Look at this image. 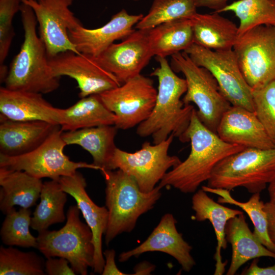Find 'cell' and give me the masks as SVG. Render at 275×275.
Segmentation results:
<instances>
[{
  "instance_id": "cell-1",
  "label": "cell",
  "mask_w": 275,
  "mask_h": 275,
  "mask_svg": "<svg viewBox=\"0 0 275 275\" xmlns=\"http://www.w3.org/2000/svg\"><path fill=\"white\" fill-rule=\"evenodd\" d=\"M191 149L188 157L168 171L159 183L163 187H173L184 194L196 192L207 181L215 166L223 159L244 149V147L228 143L206 127L194 109L186 132Z\"/></svg>"
},
{
  "instance_id": "cell-2",
  "label": "cell",
  "mask_w": 275,
  "mask_h": 275,
  "mask_svg": "<svg viewBox=\"0 0 275 275\" xmlns=\"http://www.w3.org/2000/svg\"><path fill=\"white\" fill-rule=\"evenodd\" d=\"M155 59L159 66L151 75L158 81L156 102L148 118L138 125L136 134L142 138L151 136L153 144L171 134L182 143L187 142L186 132L195 107L181 99L187 90L186 80L176 74L166 58Z\"/></svg>"
},
{
  "instance_id": "cell-3",
  "label": "cell",
  "mask_w": 275,
  "mask_h": 275,
  "mask_svg": "<svg viewBox=\"0 0 275 275\" xmlns=\"http://www.w3.org/2000/svg\"><path fill=\"white\" fill-rule=\"evenodd\" d=\"M20 12L24 38L10 65L5 87L42 94L51 93L59 87L60 77L52 73L45 46L37 33L33 10L21 2Z\"/></svg>"
},
{
  "instance_id": "cell-4",
  "label": "cell",
  "mask_w": 275,
  "mask_h": 275,
  "mask_svg": "<svg viewBox=\"0 0 275 275\" xmlns=\"http://www.w3.org/2000/svg\"><path fill=\"white\" fill-rule=\"evenodd\" d=\"M105 183V205L108 218L105 236L106 245L117 236L129 233L139 217L153 208L161 196L159 185L151 191L141 190L135 179L121 170L100 171Z\"/></svg>"
},
{
  "instance_id": "cell-5",
  "label": "cell",
  "mask_w": 275,
  "mask_h": 275,
  "mask_svg": "<svg viewBox=\"0 0 275 275\" xmlns=\"http://www.w3.org/2000/svg\"><path fill=\"white\" fill-rule=\"evenodd\" d=\"M275 176V148H246L221 160L207 186L229 191L244 187L252 194L260 193Z\"/></svg>"
},
{
  "instance_id": "cell-6",
  "label": "cell",
  "mask_w": 275,
  "mask_h": 275,
  "mask_svg": "<svg viewBox=\"0 0 275 275\" xmlns=\"http://www.w3.org/2000/svg\"><path fill=\"white\" fill-rule=\"evenodd\" d=\"M80 212L77 205L70 206L62 228L39 233L37 249L46 258L67 259L76 274L87 275L93 267L95 248L91 230L81 221Z\"/></svg>"
},
{
  "instance_id": "cell-7",
  "label": "cell",
  "mask_w": 275,
  "mask_h": 275,
  "mask_svg": "<svg viewBox=\"0 0 275 275\" xmlns=\"http://www.w3.org/2000/svg\"><path fill=\"white\" fill-rule=\"evenodd\" d=\"M171 67L183 73L187 90L182 99L185 104H195L201 122L216 133L224 114L232 105L222 93L212 74L195 64L184 51L171 56Z\"/></svg>"
},
{
  "instance_id": "cell-8",
  "label": "cell",
  "mask_w": 275,
  "mask_h": 275,
  "mask_svg": "<svg viewBox=\"0 0 275 275\" xmlns=\"http://www.w3.org/2000/svg\"><path fill=\"white\" fill-rule=\"evenodd\" d=\"M59 127L40 146L23 155L7 156L0 154V167L25 172L39 179L58 180L62 176L73 174L81 168L99 170L93 163L75 162L64 153L66 146Z\"/></svg>"
},
{
  "instance_id": "cell-9",
  "label": "cell",
  "mask_w": 275,
  "mask_h": 275,
  "mask_svg": "<svg viewBox=\"0 0 275 275\" xmlns=\"http://www.w3.org/2000/svg\"><path fill=\"white\" fill-rule=\"evenodd\" d=\"M174 138L171 134L157 144L146 141L134 152L117 148L106 170H122L135 179L142 191L150 192L170 168L181 161L178 157L168 154Z\"/></svg>"
},
{
  "instance_id": "cell-10",
  "label": "cell",
  "mask_w": 275,
  "mask_h": 275,
  "mask_svg": "<svg viewBox=\"0 0 275 275\" xmlns=\"http://www.w3.org/2000/svg\"><path fill=\"white\" fill-rule=\"evenodd\" d=\"M233 49L252 89L275 79V26L260 25L239 35Z\"/></svg>"
},
{
  "instance_id": "cell-11",
  "label": "cell",
  "mask_w": 275,
  "mask_h": 275,
  "mask_svg": "<svg viewBox=\"0 0 275 275\" xmlns=\"http://www.w3.org/2000/svg\"><path fill=\"white\" fill-rule=\"evenodd\" d=\"M183 51L195 64L212 74L232 105L254 112L252 89L243 75L233 49L214 50L193 43Z\"/></svg>"
},
{
  "instance_id": "cell-12",
  "label": "cell",
  "mask_w": 275,
  "mask_h": 275,
  "mask_svg": "<svg viewBox=\"0 0 275 275\" xmlns=\"http://www.w3.org/2000/svg\"><path fill=\"white\" fill-rule=\"evenodd\" d=\"M157 90L152 79L141 74L99 94L116 116L119 129L131 128L146 120L155 104Z\"/></svg>"
},
{
  "instance_id": "cell-13",
  "label": "cell",
  "mask_w": 275,
  "mask_h": 275,
  "mask_svg": "<svg viewBox=\"0 0 275 275\" xmlns=\"http://www.w3.org/2000/svg\"><path fill=\"white\" fill-rule=\"evenodd\" d=\"M73 1L21 0L34 11L49 58L67 51L80 53L68 35V31L82 25L70 9Z\"/></svg>"
},
{
  "instance_id": "cell-14",
  "label": "cell",
  "mask_w": 275,
  "mask_h": 275,
  "mask_svg": "<svg viewBox=\"0 0 275 275\" xmlns=\"http://www.w3.org/2000/svg\"><path fill=\"white\" fill-rule=\"evenodd\" d=\"M49 64L55 76H67L77 81L80 98L100 94L121 85L95 57L89 55L72 51L62 52L49 58Z\"/></svg>"
},
{
  "instance_id": "cell-15",
  "label": "cell",
  "mask_w": 275,
  "mask_h": 275,
  "mask_svg": "<svg viewBox=\"0 0 275 275\" xmlns=\"http://www.w3.org/2000/svg\"><path fill=\"white\" fill-rule=\"evenodd\" d=\"M148 31L134 30L121 42L113 43L95 57L121 84L141 74L153 57L149 44Z\"/></svg>"
},
{
  "instance_id": "cell-16",
  "label": "cell",
  "mask_w": 275,
  "mask_h": 275,
  "mask_svg": "<svg viewBox=\"0 0 275 275\" xmlns=\"http://www.w3.org/2000/svg\"><path fill=\"white\" fill-rule=\"evenodd\" d=\"M177 221L171 213L164 214L148 237L137 247L121 253L119 261L124 262L147 252H160L174 258L182 270L189 272L196 265L191 255L192 246L183 238L176 228Z\"/></svg>"
},
{
  "instance_id": "cell-17",
  "label": "cell",
  "mask_w": 275,
  "mask_h": 275,
  "mask_svg": "<svg viewBox=\"0 0 275 275\" xmlns=\"http://www.w3.org/2000/svg\"><path fill=\"white\" fill-rule=\"evenodd\" d=\"M58 181L63 190L74 199L86 224L91 230L95 248L92 269L95 273L101 274L105 264L102 236L107 226L108 210L106 207L96 205L90 198L86 190V179L77 171L71 175L60 177Z\"/></svg>"
},
{
  "instance_id": "cell-18",
  "label": "cell",
  "mask_w": 275,
  "mask_h": 275,
  "mask_svg": "<svg viewBox=\"0 0 275 275\" xmlns=\"http://www.w3.org/2000/svg\"><path fill=\"white\" fill-rule=\"evenodd\" d=\"M143 16L142 14H129L123 9L100 28L90 29L82 25L68 31V35L79 52L97 57L115 41L129 36Z\"/></svg>"
},
{
  "instance_id": "cell-19",
  "label": "cell",
  "mask_w": 275,
  "mask_h": 275,
  "mask_svg": "<svg viewBox=\"0 0 275 275\" xmlns=\"http://www.w3.org/2000/svg\"><path fill=\"white\" fill-rule=\"evenodd\" d=\"M216 133L224 141L245 148H275L255 113L240 106L231 105L224 114Z\"/></svg>"
},
{
  "instance_id": "cell-20",
  "label": "cell",
  "mask_w": 275,
  "mask_h": 275,
  "mask_svg": "<svg viewBox=\"0 0 275 275\" xmlns=\"http://www.w3.org/2000/svg\"><path fill=\"white\" fill-rule=\"evenodd\" d=\"M0 116L17 121H42L60 125L61 108L38 93L0 88Z\"/></svg>"
},
{
  "instance_id": "cell-21",
  "label": "cell",
  "mask_w": 275,
  "mask_h": 275,
  "mask_svg": "<svg viewBox=\"0 0 275 275\" xmlns=\"http://www.w3.org/2000/svg\"><path fill=\"white\" fill-rule=\"evenodd\" d=\"M0 123V154L7 156L31 152L60 126L42 121H13L1 116Z\"/></svg>"
},
{
  "instance_id": "cell-22",
  "label": "cell",
  "mask_w": 275,
  "mask_h": 275,
  "mask_svg": "<svg viewBox=\"0 0 275 275\" xmlns=\"http://www.w3.org/2000/svg\"><path fill=\"white\" fill-rule=\"evenodd\" d=\"M191 200V208L195 212L193 219L198 222L208 220L213 228L217 240L214 256L215 261L214 274L222 275L225 272L227 265V262L222 261L221 255L222 249H226L227 246L225 233L227 223L231 218L243 212L216 202L202 188L195 192Z\"/></svg>"
},
{
  "instance_id": "cell-23",
  "label": "cell",
  "mask_w": 275,
  "mask_h": 275,
  "mask_svg": "<svg viewBox=\"0 0 275 275\" xmlns=\"http://www.w3.org/2000/svg\"><path fill=\"white\" fill-rule=\"evenodd\" d=\"M41 179L25 172L0 167V209L6 214L15 206L28 208L40 198L43 185Z\"/></svg>"
},
{
  "instance_id": "cell-24",
  "label": "cell",
  "mask_w": 275,
  "mask_h": 275,
  "mask_svg": "<svg viewBox=\"0 0 275 275\" xmlns=\"http://www.w3.org/2000/svg\"><path fill=\"white\" fill-rule=\"evenodd\" d=\"M225 233L227 241L232 246L231 260L226 274H235L241 266L254 259H275V253L263 245L251 231L243 213L228 221Z\"/></svg>"
},
{
  "instance_id": "cell-25",
  "label": "cell",
  "mask_w": 275,
  "mask_h": 275,
  "mask_svg": "<svg viewBox=\"0 0 275 275\" xmlns=\"http://www.w3.org/2000/svg\"><path fill=\"white\" fill-rule=\"evenodd\" d=\"M190 20L194 43L214 50L233 49L239 36L238 28L233 21L216 12L196 13Z\"/></svg>"
},
{
  "instance_id": "cell-26",
  "label": "cell",
  "mask_w": 275,
  "mask_h": 275,
  "mask_svg": "<svg viewBox=\"0 0 275 275\" xmlns=\"http://www.w3.org/2000/svg\"><path fill=\"white\" fill-rule=\"evenodd\" d=\"M118 128L115 125H103L63 132L66 145H77L92 156L93 163L99 171L106 169L117 148L115 144Z\"/></svg>"
},
{
  "instance_id": "cell-27",
  "label": "cell",
  "mask_w": 275,
  "mask_h": 275,
  "mask_svg": "<svg viewBox=\"0 0 275 275\" xmlns=\"http://www.w3.org/2000/svg\"><path fill=\"white\" fill-rule=\"evenodd\" d=\"M115 114L103 104L99 94L81 98L67 108H61L60 126L63 131H73L103 125H114Z\"/></svg>"
},
{
  "instance_id": "cell-28",
  "label": "cell",
  "mask_w": 275,
  "mask_h": 275,
  "mask_svg": "<svg viewBox=\"0 0 275 275\" xmlns=\"http://www.w3.org/2000/svg\"><path fill=\"white\" fill-rule=\"evenodd\" d=\"M148 41L153 56L166 58L184 51L194 43L190 19L163 23L149 30Z\"/></svg>"
},
{
  "instance_id": "cell-29",
  "label": "cell",
  "mask_w": 275,
  "mask_h": 275,
  "mask_svg": "<svg viewBox=\"0 0 275 275\" xmlns=\"http://www.w3.org/2000/svg\"><path fill=\"white\" fill-rule=\"evenodd\" d=\"M40 199L31 223V227L38 233L48 230L53 224L65 221L64 206L67 201V194L58 180H51L43 182Z\"/></svg>"
},
{
  "instance_id": "cell-30",
  "label": "cell",
  "mask_w": 275,
  "mask_h": 275,
  "mask_svg": "<svg viewBox=\"0 0 275 275\" xmlns=\"http://www.w3.org/2000/svg\"><path fill=\"white\" fill-rule=\"evenodd\" d=\"M202 189L206 193L219 196L217 202L221 204L227 203L241 208L254 225L255 236L266 248L275 253V244L268 234L267 217L264 209L265 203L261 200L260 193L253 194L248 201L242 202L234 199L230 191L226 189L212 188L207 185L202 186Z\"/></svg>"
},
{
  "instance_id": "cell-31",
  "label": "cell",
  "mask_w": 275,
  "mask_h": 275,
  "mask_svg": "<svg viewBox=\"0 0 275 275\" xmlns=\"http://www.w3.org/2000/svg\"><path fill=\"white\" fill-rule=\"evenodd\" d=\"M232 12L239 20L238 35L260 25L275 26V0H238L219 12Z\"/></svg>"
},
{
  "instance_id": "cell-32",
  "label": "cell",
  "mask_w": 275,
  "mask_h": 275,
  "mask_svg": "<svg viewBox=\"0 0 275 275\" xmlns=\"http://www.w3.org/2000/svg\"><path fill=\"white\" fill-rule=\"evenodd\" d=\"M195 0H154L149 12L136 23L137 30H150L163 23L190 19L197 12Z\"/></svg>"
},
{
  "instance_id": "cell-33",
  "label": "cell",
  "mask_w": 275,
  "mask_h": 275,
  "mask_svg": "<svg viewBox=\"0 0 275 275\" xmlns=\"http://www.w3.org/2000/svg\"><path fill=\"white\" fill-rule=\"evenodd\" d=\"M31 214L30 209L20 207L18 211L14 208L6 214L0 231L4 244L37 249V237L30 231Z\"/></svg>"
},
{
  "instance_id": "cell-34",
  "label": "cell",
  "mask_w": 275,
  "mask_h": 275,
  "mask_svg": "<svg viewBox=\"0 0 275 275\" xmlns=\"http://www.w3.org/2000/svg\"><path fill=\"white\" fill-rule=\"evenodd\" d=\"M45 262L34 252H22L12 246L0 247L1 275H44Z\"/></svg>"
},
{
  "instance_id": "cell-35",
  "label": "cell",
  "mask_w": 275,
  "mask_h": 275,
  "mask_svg": "<svg viewBox=\"0 0 275 275\" xmlns=\"http://www.w3.org/2000/svg\"><path fill=\"white\" fill-rule=\"evenodd\" d=\"M254 113L275 145V79L252 89Z\"/></svg>"
},
{
  "instance_id": "cell-36",
  "label": "cell",
  "mask_w": 275,
  "mask_h": 275,
  "mask_svg": "<svg viewBox=\"0 0 275 275\" xmlns=\"http://www.w3.org/2000/svg\"><path fill=\"white\" fill-rule=\"evenodd\" d=\"M21 0H0V64L4 66L15 32L12 21L20 11Z\"/></svg>"
},
{
  "instance_id": "cell-37",
  "label": "cell",
  "mask_w": 275,
  "mask_h": 275,
  "mask_svg": "<svg viewBox=\"0 0 275 275\" xmlns=\"http://www.w3.org/2000/svg\"><path fill=\"white\" fill-rule=\"evenodd\" d=\"M69 263V261L64 258H47L45 262V272L48 275L76 274Z\"/></svg>"
},
{
  "instance_id": "cell-38",
  "label": "cell",
  "mask_w": 275,
  "mask_h": 275,
  "mask_svg": "<svg viewBox=\"0 0 275 275\" xmlns=\"http://www.w3.org/2000/svg\"><path fill=\"white\" fill-rule=\"evenodd\" d=\"M105 257V264L101 274L102 275H124L127 274L117 267L115 263L116 252L114 249L106 250L103 253Z\"/></svg>"
},
{
  "instance_id": "cell-39",
  "label": "cell",
  "mask_w": 275,
  "mask_h": 275,
  "mask_svg": "<svg viewBox=\"0 0 275 275\" xmlns=\"http://www.w3.org/2000/svg\"><path fill=\"white\" fill-rule=\"evenodd\" d=\"M258 258L253 259L250 266L241 274L244 275H275V264L272 266L261 267L258 265Z\"/></svg>"
},
{
  "instance_id": "cell-40",
  "label": "cell",
  "mask_w": 275,
  "mask_h": 275,
  "mask_svg": "<svg viewBox=\"0 0 275 275\" xmlns=\"http://www.w3.org/2000/svg\"><path fill=\"white\" fill-rule=\"evenodd\" d=\"M268 221V232L271 240L275 244V203L269 201L264 204Z\"/></svg>"
},
{
  "instance_id": "cell-41",
  "label": "cell",
  "mask_w": 275,
  "mask_h": 275,
  "mask_svg": "<svg viewBox=\"0 0 275 275\" xmlns=\"http://www.w3.org/2000/svg\"><path fill=\"white\" fill-rule=\"evenodd\" d=\"M229 0H195L197 7H206L219 13L228 4Z\"/></svg>"
},
{
  "instance_id": "cell-42",
  "label": "cell",
  "mask_w": 275,
  "mask_h": 275,
  "mask_svg": "<svg viewBox=\"0 0 275 275\" xmlns=\"http://www.w3.org/2000/svg\"><path fill=\"white\" fill-rule=\"evenodd\" d=\"M154 265L146 261L138 264L134 269L133 274H150L154 270Z\"/></svg>"
},
{
  "instance_id": "cell-43",
  "label": "cell",
  "mask_w": 275,
  "mask_h": 275,
  "mask_svg": "<svg viewBox=\"0 0 275 275\" xmlns=\"http://www.w3.org/2000/svg\"><path fill=\"white\" fill-rule=\"evenodd\" d=\"M267 189L269 201L275 203V176L269 183Z\"/></svg>"
}]
</instances>
